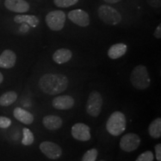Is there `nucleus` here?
Listing matches in <instances>:
<instances>
[{
  "label": "nucleus",
  "mask_w": 161,
  "mask_h": 161,
  "mask_svg": "<svg viewBox=\"0 0 161 161\" xmlns=\"http://www.w3.org/2000/svg\"><path fill=\"white\" fill-rule=\"evenodd\" d=\"M39 86L43 92L50 96H55L67 89L69 80L60 73H46L39 80Z\"/></svg>",
  "instance_id": "nucleus-1"
},
{
  "label": "nucleus",
  "mask_w": 161,
  "mask_h": 161,
  "mask_svg": "<svg viewBox=\"0 0 161 161\" xmlns=\"http://www.w3.org/2000/svg\"><path fill=\"white\" fill-rule=\"evenodd\" d=\"M130 80L133 86L139 90H144L151 85V78L146 66L138 65L132 70Z\"/></svg>",
  "instance_id": "nucleus-2"
},
{
  "label": "nucleus",
  "mask_w": 161,
  "mask_h": 161,
  "mask_svg": "<svg viewBox=\"0 0 161 161\" xmlns=\"http://www.w3.org/2000/svg\"><path fill=\"white\" fill-rule=\"evenodd\" d=\"M126 118L122 112L115 111L109 116L106 123V129L110 134L118 136L125 130Z\"/></svg>",
  "instance_id": "nucleus-3"
},
{
  "label": "nucleus",
  "mask_w": 161,
  "mask_h": 161,
  "mask_svg": "<svg viewBox=\"0 0 161 161\" xmlns=\"http://www.w3.org/2000/svg\"><path fill=\"white\" fill-rule=\"evenodd\" d=\"M98 14L104 23L109 25H117L122 20V15L119 12L109 5H101L98 9Z\"/></svg>",
  "instance_id": "nucleus-4"
},
{
  "label": "nucleus",
  "mask_w": 161,
  "mask_h": 161,
  "mask_svg": "<svg viewBox=\"0 0 161 161\" xmlns=\"http://www.w3.org/2000/svg\"><path fill=\"white\" fill-rule=\"evenodd\" d=\"M103 98L98 91L94 90L90 93L86 104V110L88 115L92 117H98L102 111Z\"/></svg>",
  "instance_id": "nucleus-5"
},
{
  "label": "nucleus",
  "mask_w": 161,
  "mask_h": 161,
  "mask_svg": "<svg viewBox=\"0 0 161 161\" xmlns=\"http://www.w3.org/2000/svg\"><path fill=\"white\" fill-rule=\"evenodd\" d=\"M66 14L64 11H50L46 16V23L48 27L54 31H58L63 29L66 23Z\"/></svg>",
  "instance_id": "nucleus-6"
},
{
  "label": "nucleus",
  "mask_w": 161,
  "mask_h": 161,
  "mask_svg": "<svg viewBox=\"0 0 161 161\" xmlns=\"http://www.w3.org/2000/svg\"><path fill=\"white\" fill-rule=\"evenodd\" d=\"M140 137L134 133H128L121 138L120 148L126 152H131L137 149L140 145Z\"/></svg>",
  "instance_id": "nucleus-7"
},
{
  "label": "nucleus",
  "mask_w": 161,
  "mask_h": 161,
  "mask_svg": "<svg viewBox=\"0 0 161 161\" xmlns=\"http://www.w3.org/2000/svg\"><path fill=\"white\" fill-rule=\"evenodd\" d=\"M41 152L51 160H57L62 155V148L55 142L44 141L40 144Z\"/></svg>",
  "instance_id": "nucleus-8"
},
{
  "label": "nucleus",
  "mask_w": 161,
  "mask_h": 161,
  "mask_svg": "<svg viewBox=\"0 0 161 161\" xmlns=\"http://www.w3.org/2000/svg\"><path fill=\"white\" fill-rule=\"evenodd\" d=\"M68 18L70 21L80 27H86L90 25V16L81 9L72 10L68 13Z\"/></svg>",
  "instance_id": "nucleus-9"
},
{
  "label": "nucleus",
  "mask_w": 161,
  "mask_h": 161,
  "mask_svg": "<svg viewBox=\"0 0 161 161\" xmlns=\"http://www.w3.org/2000/svg\"><path fill=\"white\" fill-rule=\"evenodd\" d=\"M72 136L75 140L86 142L91 139L90 128L84 123H76L72 127Z\"/></svg>",
  "instance_id": "nucleus-10"
},
{
  "label": "nucleus",
  "mask_w": 161,
  "mask_h": 161,
  "mask_svg": "<svg viewBox=\"0 0 161 161\" xmlns=\"http://www.w3.org/2000/svg\"><path fill=\"white\" fill-rule=\"evenodd\" d=\"M52 104L57 110H69L75 105V99L71 96H58L52 100Z\"/></svg>",
  "instance_id": "nucleus-11"
},
{
  "label": "nucleus",
  "mask_w": 161,
  "mask_h": 161,
  "mask_svg": "<svg viewBox=\"0 0 161 161\" xmlns=\"http://www.w3.org/2000/svg\"><path fill=\"white\" fill-rule=\"evenodd\" d=\"M5 8L15 13H25L30 8L29 4L25 0H5Z\"/></svg>",
  "instance_id": "nucleus-12"
},
{
  "label": "nucleus",
  "mask_w": 161,
  "mask_h": 161,
  "mask_svg": "<svg viewBox=\"0 0 161 161\" xmlns=\"http://www.w3.org/2000/svg\"><path fill=\"white\" fill-rule=\"evenodd\" d=\"M17 55L13 51L5 49L0 55V68L11 69L15 66Z\"/></svg>",
  "instance_id": "nucleus-13"
},
{
  "label": "nucleus",
  "mask_w": 161,
  "mask_h": 161,
  "mask_svg": "<svg viewBox=\"0 0 161 161\" xmlns=\"http://www.w3.org/2000/svg\"><path fill=\"white\" fill-rule=\"evenodd\" d=\"M43 124L49 130H56L63 125V120L58 116L47 115L43 119Z\"/></svg>",
  "instance_id": "nucleus-14"
},
{
  "label": "nucleus",
  "mask_w": 161,
  "mask_h": 161,
  "mask_svg": "<svg viewBox=\"0 0 161 161\" xmlns=\"http://www.w3.org/2000/svg\"><path fill=\"white\" fill-rule=\"evenodd\" d=\"M14 116L18 121L25 125H31L34 122V116L31 113L21 108H16L14 110Z\"/></svg>",
  "instance_id": "nucleus-15"
},
{
  "label": "nucleus",
  "mask_w": 161,
  "mask_h": 161,
  "mask_svg": "<svg viewBox=\"0 0 161 161\" xmlns=\"http://www.w3.org/2000/svg\"><path fill=\"white\" fill-rule=\"evenodd\" d=\"M127 49H128V46L125 43H119L114 44L108 49V55L110 59H118V58L122 57L126 53Z\"/></svg>",
  "instance_id": "nucleus-16"
},
{
  "label": "nucleus",
  "mask_w": 161,
  "mask_h": 161,
  "mask_svg": "<svg viewBox=\"0 0 161 161\" xmlns=\"http://www.w3.org/2000/svg\"><path fill=\"white\" fill-rule=\"evenodd\" d=\"M72 57V53L69 49L62 48L55 52V53L52 55V59L56 64H63L67 63L69 60H71Z\"/></svg>",
  "instance_id": "nucleus-17"
},
{
  "label": "nucleus",
  "mask_w": 161,
  "mask_h": 161,
  "mask_svg": "<svg viewBox=\"0 0 161 161\" xmlns=\"http://www.w3.org/2000/svg\"><path fill=\"white\" fill-rule=\"evenodd\" d=\"M15 23L21 24V23H27L28 25L31 27L35 28L37 27L39 24V19L36 16L34 15H25V14H19L14 17Z\"/></svg>",
  "instance_id": "nucleus-18"
},
{
  "label": "nucleus",
  "mask_w": 161,
  "mask_h": 161,
  "mask_svg": "<svg viewBox=\"0 0 161 161\" xmlns=\"http://www.w3.org/2000/svg\"><path fill=\"white\" fill-rule=\"evenodd\" d=\"M148 134L154 139H159L161 136V119H155L151 122L148 128Z\"/></svg>",
  "instance_id": "nucleus-19"
},
{
  "label": "nucleus",
  "mask_w": 161,
  "mask_h": 161,
  "mask_svg": "<svg viewBox=\"0 0 161 161\" xmlns=\"http://www.w3.org/2000/svg\"><path fill=\"white\" fill-rule=\"evenodd\" d=\"M17 99V94L14 91H8L0 96V105L8 107L14 104Z\"/></svg>",
  "instance_id": "nucleus-20"
},
{
  "label": "nucleus",
  "mask_w": 161,
  "mask_h": 161,
  "mask_svg": "<svg viewBox=\"0 0 161 161\" xmlns=\"http://www.w3.org/2000/svg\"><path fill=\"white\" fill-rule=\"evenodd\" d=\"M23 140H22V144L24 146H31L33 144L35 141V136H34L33 133L30 130L29 128H24L23 129Z\"/></svg>",
  "instance_id": "nucleus-21"
},
{
  "label": "nucleus",
  "mask_w": 161,
  "mask_h": 161,
  "mask_svg": "<svg viewBox=\"0 0 161 161\" xmlns=\"http://www.w3.org/2000/svg\"><path fill=\"white\" fill-rule=\"evenodd\" d=\"M98 154V150L96 148H92V149L86 151L82 157L81 161H96Z\"/></svg>",
  "instance_id": "nucleus-22"
},
{
  "label": "nucleus",
  "mask_w": 161,
  "mask_h": 161,
  "mask_svg": "<svg viewBox=\"0 0 161 161\" xmlns=\"http://www.w3.org/2000/svg\"><path fill=\"white\" fill-rule=\"evenodd\" d=\"M79 0H53L54 4L58 8H68L76 5Z\"/></svg>",
  "instance_id": "nucleus-23"
},
{
  "label": "nucleus",
  "mask_w": 161,
  "mask_h": 161,
  "mask_svg": "<svg viewBox=\"0 0 161 161\" xmlns=\"http://www.w3.org/2000/svg\"><path fill=\"white\" fill-rule=\"evenodd\" d=\"M154 156L152 152L151 151H146L137 157L136 161H154Z\"/></svg>",
  "instance_id": "nucleus-24"
},
{
  "label": "nucleus",
  "mask_w": 161,
  "mask_h": 161,
  "mask_svg": "<svg viewBox=\"0 0 161 161\" xmlns=\"http://www.w3.org/2000/svg\"><path fill=\"white\" fill-rule=\"evenodd\" d=\"M11 125V120L9 118L0 116V128H8Z\"/></svg>",
  "instance_id": "nucleus-25"
},
{
  "label": "nucleus",
  "mask_w": 161,
  "mask_h": 161,
  "mask_svg": "<svg viewBox=\"0 0 161 161\" xmlns=\"http://www.w3.org/2000/svg\"><path fill=\"white\" fill-rule=\"evenodd\" d=\"M155 150V156L158 161H161V144L158 143L154 146Z\"/></svg>",
  "instance_id": "nucleus-26"
},
{
  "label": "nucleus",
  "mask_w": 161,
  "mask_h": 161,
  "mask_svg": "<svg viewBox=\"0 0 161 161\" xmlns=\"http://www.w3.org/2000/svg\"><path fill=\"white\" fill-rule=\"evenodd\" d=\"M148 3L152 7L158 8L160 6V0H148Z\"/></svg>",
  "instance_id": "nucleus-27"
},
{
  "label": "nucleus",
  "mask_w": 161,
  "mask_h": 161,
  "mask_svg": "<svg viewBox=\"0 0 161 161\" xmlns=\"http://www.w3.org/2000/svg\"><path fill=\"white\" fill-rule=\"evenodd\" d=\"M154 37L157 38V39H160L161 38V25L160 24L156 28L155 31H154Z\"/></svg>",
  "instance_id": "nucleus-28"
},
{
  "label": "nucleus",
  "mask_w": 161,
  "mask_h": 161,
  "mask_svg": "<svg viewBox=\"0 0 161 161\" xmlns=\"http://www.w3.org/2000/svg\"><path fill=\"white\" fill-rule=\"evenodd\" d=\"M104 2L107 3H109V4H115L117 3H119L121 0H104Z\"/></svg>",
  "instance_id": "nucleus-29"
},
{
  "label": "nucleus",
  "mask_w": 161,
  "mask_h": 161,
  "mask_svg": "<svg viewBox=\"0 0 161 161\" xmlns=\"http://www.w3.org/2000/svg\"><path fill=\"white\" fill-rule=\"evenodd\" d=\"M3 79H4V78H3V74L1 73V72H0V84L3 83Z\"/></svg>",
  "instance_id": "nucleus-30"
},
{
  "label": "nucleus",
  "mask_w": 161,
  "mask_h": 161,
  "mask_svg": "<svg viewBox=\"0 0 161 161\" xmlns=\"http://www.w3.org/2000/svg\"><path fill=\"white\" fill-rule=\"evenodd\" d=\"M98 161H105V160H98Z\"/></svg>",
  "instance_id": "nucleus-31"
}]
</instances>
